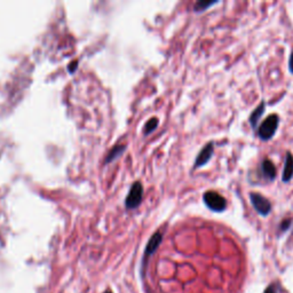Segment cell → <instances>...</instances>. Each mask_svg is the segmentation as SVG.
Masks as SVG:
<instances>
[{"label":"cell","mask_w":293,"mask_h":293,"mask_svg":"<svg viewBox=\"0 0 293 293\" xmlns=\"http://www.w3.org/2000/svg\"><path fill=\"white\" fill-rule=\"evenodd\" d=\"M293 178V155L291 152H286L285 157V164H284V170L282 174V181L283 182H290Z\"/></svg>","instance_id":"8"},{"label":"cell","mask_w":293,"mask_h":293,"mask_svg":"<svg viewBox=\"0 0 293 293\" xmlns=\"http://www.w3.org/2000/svg\"><path fill=\"white\" fill-rule=\"evenodd\" d=\"M279 124V117L276 114L269 115L267 118H266L263 124L259 126L258 128V135L259 138L263 140V141H268V140L272 139L276 131L278 128Z\"/></svg>","instance_id":"1"},{"label":"cell","mask_w":293,"mask_h":293,"mask_svg":"<svg viewBox=\"0 0 293 293\" xmlns=\"http://www.w3.org/2000/svg\"><path fill=\"white\" fill-rule=\"evenodd\" d=\"M125 146H123V144H119V146H115L114 148H111V150L108 152V155L106 157V164H109L112 160L118 158V157L123 154Z\"/></svg>","instance_id":"10"},{"label":"cell","mask_w":293,"mask_h":293,"mask_svg":"<svg viewBox=\"0 0 293 293\" xmlns=\"http://www.w3.org/2000/svg\"><path fill=\"white\" fill-rule=\"evenodd\" d=\"M265 293H275V290H274V287L273 286H269L267 290L265 291Z\"/></svg>","instance_id":"16"},{"label":"cell","mask_w":293,"mask_h":293,"mask_svg":"<svg viewBox=\"0 0 293 293\" xmlns=\"http://www.w3.org/2000/svg\"><path fill=\"white\" fill-rule=\"evenodd\" d=\"M250 200L252 205H253L256 213L263 216H267L272 212V204L265 196L259 192H251Z\"/></svg>","instance_id":"3"},{"label":"cell","mask_w":293,"mask_h":293,"mask_svg":"<svg viewBox=\"0 0 293 293\" xmlns=\"http://www.w3.org/2000/svg\"><path fill=\"white\" fill-rule=\"evenodd\" d=\"M203 201L205 205L213 212H223L227 209V201L219 192L209 190L203 195Z\"/></svg>","instance_id":"2"},{"label":"cell","mask_w":293,"mask_h":293,"mask_svg":"<svg viewBox=\"0 0 293 293\" xmlns=\"http://www.w3.org/2000/svg\"><path fill=\"white\" fill-rule=\"evenodd\" d=\"M288 69H290L291 74H293V52L291 53L290 60H288Z\"/></svg>","instance_id":"15"},{"label":"cell","mask_w":293,"mask_h":293,"mask_svg":"<svg viewBox=\"0 0 293 293\" xmlns=\"http://www.w3.org/2000/svg\"><path fill=\"white\" fill-rule=\"evenodd\" d=\"M161 240H163V234H161L160 232H157L151 236V238L149 240V242H148V244L146 246V250H144L143 264H146L147 259L149 258L151 254H154V252L157 250V247L159 246Z\"/></svg>","instance_id":"6"},{"label":"cell","mask_w":293,"mask_h":293,"mask_svg":"<svg viewBox=\"0 0 293 293\" xmlns=\"http://www.w3.org/2000/svg\"><path fill=\"white\" fill-rule=\"evenodd\" d=\"M105 293H111L110 291H107V292H105Z\"/></svg>","instance_id":"17"},{"label":"cell","mask_w":293,"mask_h":293,"mask_svg":"<svg viewBox=\"0 0 293 293\" xmlns=\"http://www.w3.org/2000/svg\"><path fill=\"white\" fill-rule=\"evenodd\" d=\"M157 125H158V119L157 118H150L147 121L146 125H144V134H149L154 131Z\"/></svg>","instance_id":"12"},{"label":"cell","mask_w":293,"mask_h":293,"mask_svg":"<svg viewBox=\"0 0 293 293\" xmlns=\"http://www.w3.org/2000/svg\"><path fill=\"white\" fill-rule=\"evenodd\" d=\"M215 4H218V2H198V3H196L195 7H193V11L197 12V13L204 12L209 7H212L213 5H215Z\"/></svg>","instance_id":"11"},{"label":"cell","mask_w":293,"mask_h":293,"mask_svg":"<svg viewBox=\"0 0 293 293\" xmlns=\"http://www.w3.org/2000/svg\"><path fill=\"white\" fill-rule=\"evenodd\" d=\"M291 224H292V220L291 219H285V220H283L282 223H281V231L282 232H286L287 229H290L291 227Z\"/></svg>","instance_id":"13"},{"label":"cell","mask_w":293,"mask_h":293,"mask_svg":"<svg viewBox=\"0 0 293 293\" xmlns=\"http://www.w3.org/2000/svg\"><path fill=\"white\" fill-rule=\"evenodd\" d=\"M261 173H263L264 178L269 182H272L276 179V168H275L272 160L268 158L263 160V163H261Z\"/></svg>","instance_id":"7"},{"label":"cell","mask_w":293,"mask_h":293,"mask_svg":"<svg viewBox=\"0 0 293 293\" xmlns=\"http://www.w3.org/2000/svg\"><path fill=\"white\" fill-rule=\"evenodd\" d=\"M213 152H214V143L211 141L207 144H205V147L200 151V154H198L197 158L195 160V166H193V169L202 168V166H204L209 163L210 159L212 158Z\"/></svg>","instance_id":"5"},{"label":"cell","mask_w":293,"mask_h":293,"mask_svg":"<svg viewBox=\"0 0 293 293\" xmlns=\"http://www.w3.org/2000/svg\"><path fill=\"white\" fill-rule=\"evenodd\" d=\"M143 196V187L140 182H135L129 189V192L127 197H126L125 205L127 209H135L140 204H141Z\"/></svg>","instance_id":"4"},{"label":"cell","mask_w":293,"mask_h":293,"mask_svg":"<svg viewBox=\"0 0 293 293\" xmlns=\"http://www.w3.org/2000/svg\"><path fill=\"white\" fill-rule=\"evenodd\" d=\"M265 109H266V103H265V101H261L260 105L256 107L255 109L253 110V112L251 114V116H250V124H251V126L253 128L256 127V124H258V121L260 120L261 117H263Z\"/></svg>","instance_id":"9"},{"label":"cell","mask_w":293,"mask_h":293,"mask_svg":"<svg viewBox=\"0 0 293 293\" xmlns=\"http://www.w3.org/2000/svg\"><path fill=\"white\" fill-rule=\"evenodd\" d=\"M77 63H78L77 61H74V62H71V63H70V64H69V68H68V69H69L70 72H74L76 69H77V66H78Z\"/></svg>","instance_id":"14"}]
</instances>
